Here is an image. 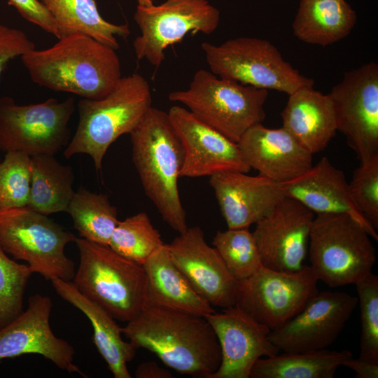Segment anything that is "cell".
<instances>
[{"instance_id":"6da1fadb","label":"cell","mask_w":378,"mask_h":378,"mask_svg":"<svg viewBox=\"0 0 378 378\" xmlns=\"http://www.w3.org/2000/svg\"><path fill=\"white\" fill-rule=\"evenodd\" d=\"M121 331L136 349L148 350L182 374L210 378L221 362L218 338L204 316L146 305Z\"/></svg>"},{"instance_id":"7a4b0ae2","label":"cell","mask_w":378,"mask_h":378,"mask_svg":"<svg viewBox=\"0 0 378 378\" xmlns=\"http://www.w3.org/2000/svg\"><path fill=\"white\" fill-rule=\"evenodd\" d=\"M58 39L47 49L34 48L21 57L34 83L90 99L102 98L115 88L122 76L115 49L80 33Z\"/></svg>"},{"instance_id":"3957f363","label":"cell","mask_w":378,"mask_h":378,"mask_svg":"<svg viewBox=\"0 0 378 378\" xmlns=\"http://www.w3.org/2000/svg\"><path fill=\"white\" fill-rule=\"evenodd\" d=\"M130 134L132 161L146 195L163 220L183 233L188 227L178 187L183 154L168 113L151 106Z\"/></svg>"},{"instance_id":"277c9868","label":"cell","mask_w":378,"mask_h":378,"mask_svg":"<svg viewBox=\"0 0 378 378\" xmlns=\"http://www.w3.org/2000/svg\"><path fill=\"white\" fill-rule=\"evenodd\" d=\"M152 94L147 80L139 74L122 76L115 88L97 99H81L78 103L77 129L64 156L90 155L97 170L118 137L130 134L151 107Z\"/></svg>"},{"instance_id":"5b68a950","label":"cell","mask_w":378,"mask_h":378,"mask_svg":"<svg viewBox=\"0 0 378 378\" xmlns=\"http://www.w3.org/2000/svg\"><path fill=\"white\" fill-rule=\"evenodd\" d=\"M79 264L72 283L115 320L128 322L147 304V277L141 265L108 245L76 237Z\"/></svg>"},{"instance_id":"8992f818","label":"cell","mask_w":378,"mask_h":378,"mask_svg":"<svg viewBox=\"0 0 378 378\" xmlns=\"http://www.w3.org/2000/svg\"><path fill=\"white\" fill-rule=\"evenodd\" d=\"M267 97V90L200 69L187 90L173 91L168 99L182 104L203 122L238 143L248 130L264 121Z\"/></svg>"},{"instance_id":"52a82bcc","label":"cell","mask_w":378,"mask_h":378,"mask_svg":"<svg viewBox=\"0 0 378 378\" xmlns=\"http://www.w3.org/2000/svg\"><path fill=\"white\" fill-rule=\"evenodd\" d=\"M308 246L309 266L318 281L332 288L363 280L372 273L376 261L370 235L348 214H316Z\"/></svg>"},{"instance_id":"ba28073f","label":"cell","mask_w":378,"mask_h":378,"mask_svg":"<svg viewBox=\"0 0 378 378\" xmlns=\"http://www.w3.org/2000/svg\"><path fill=\"white\" fill-rule=\"evenodd\" d=\"M76 238L46 215L28 206L0 210L1 246L46 280L73 279L75 265L65 254V247Z\"/></svg>"},{"instance_id":"9c48e42d","label":"cell","mask_w":378,"mask_h":378,"mask_svg":"<svg viewBox=\"0 0 378 378\" xmlns=\"http://www.w3.org/2000/svg\"><path fill=\"white\" fill-rule=\"evenodd\" d=\"M201 48L210 71L221 78L288 95L314 85L265 39L241 36L218 46L204 42Z\"/></svg>"},{"instance_id":"30bf717a","label":"cell","mask_w":378,"mask_h":378,"mask_svg":"<svg viewBox=\"0 0 378 378\" xmlns=\"http://www.w3.org/2000/svg\"><path fill=\"white\" fill-rule=\"evenodd\" d=\"M74 99L18 104L10 97H0V150L18 151L30 157L55 155L69 142V122Z\"/></svg>"},{"instance_id":"8fae6325","label":"cell","mask_w":378,"mask_h":378,"mask_svg":"<svg viewBox=\"0 0 378 378\" xmlns=\"http://www.w3.org/2000/svg\"><path fill=\"white\" fill-rule=\"evenodd\" d=\"M134 19L141 34L133 42L136 59L156 69L164 50L189 33L212 34L220 22L219 10L207 0H166L159 5H137Z\"/></svg>"},{"instance_id":"7c38bea8","label":"cell","mask_w":378,"mask_h":378,"mask_svg":"<svg viewBox=\"0 0 378 378\" xmlns=\"http://www.w3.org/2000/svg\"><path fill=\"white\" fill-rule=\"evenodd\" d=\"M309 265L284 272L262 267L239 281L235 306L270 330L297 314L319 291Z\"/></svg>"},{"instance_id":"4fadbf2b","label":"cell","mask_w":378,"mask_h":378,"mask_svg":"<svg viewBox=\"0 0 378 378\" xmlns=\"http://www.w3.org/2000/svg\"><path fill=\"white\" fill-rule=\"evenodd\" d=\"M337 130L360 162L378 155V65L374 62L344 73L328 94Z\"/></svg>"},{"instance_id":"5bb4252c","label":"cell","mask_w":378,"mask_h":378,"mask_svg":"<svg viewBox=\"0 0 378 378\" xmlns=\"http://www.w3.org/2000/svg\"><path fill=\"white\" fill-rule=\"evenodd\" d=\"M358 304L342 291L318 292L293 317L272 330L270 340L284 352L327 349L337 338Z\"/></svg>"},{"instance_id":"9a60e30c","label":"cell","mask_w":378,"mask_h":378,"mask_svg":"<svg viewBox=\"0 0 378 378\" xmlns=\"http://www.w3.org/2000/svg\"><path fill=\"white\" fill-rule=\"evenodd\" d=\"M167 113L182 146L181 178L211 176L226 172L248 173L251 169L237 143L203 122L188 109L175 105Z\"/></svg>"},{"instance_id":"2e32d148","label":"cell","mask_w":378,"mask_h":378,"mask_svg":"<svg viewBox=\"0 0 378 378\" xmlns=\"http://www.w3.org/2000/svg\"><path fill=\"white\" fill-rule=\"evenodd\" d=\"M315 214L298 201L284 197L252 232L262 266L294 272L303 266Z\"/></svg>"},{"instance_id":"e0dca14e","label":"cell","mask_w":378,"mask_h":378,"mask_svg":"<svg viewBox=\"0 0 378 378\" xmlns=\"http://www.w3.org/2000/svg\"><path fill=\"white\" fill-rule=\"evenodd\" d=\"M52 308L48 296L36 293L29 298L26 310L0 328V363L6 358L39 354L62 370L86 377L74 363V346L50 328Z\"/></svg>"},{"instance_id":"ac0fdd59","label":"cell","mask_w":378,"mask_h":378,"mask_svg":"<svg viewBox=\"0 0 378 378\" xmlns=\"http://www.w3.org/2000/svg\"><path fill=\"white\" fill-rule=\"evenodd\" d=\"M167 246L173 262L211 306H234L239 281L217 250L207 244L200 227H188Z\"/></svg>"},{"instance_id":"d6986e66","label":"cell","mask_w":378,"mask_h":378,"mask_svg":"<svg viewBox=\"0 0 378 378\" xmlns=\"http://www.w3.org/2000/svg\"><path fill=\"white\" fill-rule=\"evenodd\" d=\"M204 318L213 328L221 351L220 366L210 378H249L258 359L280 352L270 340V330L235 305Z\"/></svg>"},{"instance_id":"ffe728a7","label":"cell","mask_w":378,"mask_h":378,"mask_svg":"<svg viewBox=\"0 0 378 378\" xmlns=\"http://www.w3.org/2000/svg\"><path fill=\"white\" fill-rule=\"evenodd\" d=\"M227 228H249L268 214L284 197L280 183L263 176L226 172L210 176Z\"/></svg>"},{"instance_id":"44dd1931","label":"cell","mask_w":378,"mask_h":378,"mask_svg":"<svg viewBox=\"0 0 378 378\" xmlns=\"http://www.w3.org/2000/svg\"><path fill=\"white\" fill-rule=\"evenodd\" d=\"M284 197L295 200L314 214L344 213L356 218L371 237L376 229L354 203L344 172L326 157L296 177L280 183Z\"/></svg>"},{"instance_id":"7402d4cb","label":"cell","mask_w":378,"mask_h":378,"mask_svg":"<svg viewBox=\"0 0 378 378\" xmlns=\"http://www.w3.org/2000/svg\"><path fill=\"white\" fill-rule=\"evenodd\" d=\"M251 169L277 183L289 181L309 169L313 155L283 127L270 129L258 124L237 143Z\"/></svg>"},{"instance_id":"603a6c76","label":"cell","mask_w":378,"mask_h":378,"mask_svg":"<svg viewBox=\"0 0 378 378\" xmlns=\"http://www.w3.org/2000/svg\"><path fill=\"white\" fill-rule=\"evenodd\" d=\"M281 115L283 127L308 152L323 151L336 134L332 101L312 88H302L288 95Z\"/></svg>"},{"instance_id":"cb8c5ba5","label":"cell","mask_w":378,"mask_h":378,"mask_svg":"<svg viewBox=\"0 0 378 378\" xmlns=\"http://www.w3.org/2000/svg\"><path fill=\"white\" fill-rule=\"evenodd\" d=\"M57 294L80 310L93 328L92 341L115 378H131L127 363L137 350L122 339L121 327L115 319L99 305L90 300L75 287L71 281H51Z\"/></svg>"},{"instance_id":"d4e9b609","label":"cell","mask_w":378,"mask_h":378,"mask_svg":"<svg viewBox=\"0 0 378 378\" xmlns=\"http://www.w3.org/2000/svg\"><path fill=\"white\" fill-rule=\"evenodd\" d=\"M147 277V304L205 316L212 306L193 288L172 260L167 244L142 265Z\"/></svg>"},{"instance_id":"484cf974","label":"cell","mask_w":378,"mask_h":378,"mask_svg":"<svg viewBox=\"0 0 378 378\" xmlns=\"http://www.w3.org/2000/svg\"><path fill=\"white\" fill-rule=\"evenodd\" d=\"M356 20L346 0H300L292 27L299 40L326 46L347 36Z\"/></svg>"},{"instance_id":"4316f807","label":"cell","mask_w":378,"mask_h":378,"mask_svg":"<svg viewBox=\"0 0 378 378\" xmlns=\"http://www.w3.org/2000/svg\"><path fill=\"white\" fill-rule=\"evenodd\" d=\"M54 18L59 38L80 33L88 35L115 50L117 37L127 38V24H117L106 20L99 12L95 0H41Z\"/></svg>"},{"instance_id":"83f0119b","label":"cell","mask_w":378,"mask_h":378,"mask_svg":"<svg viewBox=\"0 0 378 378\" xmlns=\"http://www.w3.org/2000/svg\"><path fill=\"white\" fill-rule=\"evenodd\" d=\"M351 357L349 350L283 351L258 359L251 369L250 377L332 378L338 368Z\"/></svg>"},{"instance_id":"f1b7e54d","label":"cell","mask_w":378,"mask_h":378,"mask_svg":"<svg viewBox=\"0 0 378 378\" xmlns=\"http://www.w3.org/2000/svg\"><path fill=\"white\" fill-rule=\"evenodd\" d=\"M31 162L30 197L27 206L46 216L66 211L75 193L71 166L61 164L52 155H34Z\"/></svg>"},{"instance_id":"f546056e","label":"cell","mask_w":378,"mask_h":378,"mask_svg":"<svg viewBox=\"0 0 378 378\" xmlns=\"http://www.w3.org/2000/svg\"><path fill=\"white\" fill-rule=\"evenodd\" d=\"M66 212L71 216L81 238L104 245H108L119 221L117 209L107 195L82 186L75 192Z\"/></svg>"},{"instance_id":"4dcf8cb0","label":"cell","mask_w":378,"mask_h":378,"mask_svg":"<svg viewBox=\"0 0 378 378\" xmlns=\"http://www.w3.org/2000/svg\"><path fill=\"white\" fill-rule=\"evenodd\" d=\"M164 244L160 233L146 212L119 220L108 243L115 252L141 265Z\"/></svg>"},{"instance_id":"1f68e13d","label":"cell","mask_w":378,"mask_h":378,"mask_svg":"<svg viewBox=\"0 0 378 378\" xmlns=\"http://www.w3.org/2000/svg\"><path fill=\"white\" fill-rule=\"evenodd\" d=\"M212 245L238 281L249 278L262 267L255 240L248 228L219 230Z\"/></svg>"},{"instance_id":"d6a6232c","label":"cell","mask_w":378,"mask_h":378,"mask_svg":"<svg viewBox=\"0 0 378 378\" xmlns=\"http://www.w3.org/2000/svg\"><path fill=\"white\" fill-rule=\"evenodd\" d=\"M31 178V157L21 152H6L0 162V210L28 205Z\"/></svg>"},{"instance_id":"836d02e7","label":"cell","mask_w":378,"mask_h":378,"mask_svg":"<svg viewBox=\"0 0 378 378\" xmlns=\"http://www.w3.org/2000/svg\"><path fill=\"white\" fill-rule=\"evenodd\" d=\"M33 273L28 265L9 258L0 245V328L23 311V299Z\"/></svg>"},{"instance_id":"e575fe53","label":"cell","mask_w":378,"mask_h":378,"mask_svg":"<svg viewBox=\"0 0 378 378\" xmlns=\"http://www.w3.org/2000/svg\"><path fill=\"white\" fill-rule=\"evenodd\" d=\"M355 285L361 318L358 358L378 363V276L370 273Z\"/></svg>"},{"instance_id":"d590c367","label":"cell","mask_w":378,"mask_h":378,"mask_svg":"<svg viewBox=\"0 0 378 378\" xmlns=\"http://www.w3.org/2000/svg\"><path fill=\"white\" fill-rule=\"evenodd\" d=\"M351 197L360 211L378 228V155L360 162L349 183Z\"/></svg>"},{"instance_id":"8d00e7d4","label":"cell","mask_w":378,"mask_h":378,"mask_svg":"<svg viewBox=\"0 0 378 378\" xmlns=\"http://www.w3.org/2000/svg\"><path fill=\"white\" fill-rule=\"evenodd\" d=\"M35 48L28 36L0 22V78L8 63Z\"/></svg>"},{"instance_id":"74e56055","label":"cell","mask_w":378,"mask_h":378,"mask_svg":"<svg viewBox=\"0 0 378 378\" xmlns=\"http://www.w3.org/2000/svg\"><path fill=\"white\" fill-rule=\"evenodd\" d=\"M8 4L25 20L59 38L56 22L41 0H8Z\"/></svg>"},{"instance_id":"f35d334b","label":"cell","mask_w":378,"mask_h":378,"mask_svg":"<svg viewBox=\"0 0 378 378\" xmlns=\"http://www.w3.org/2000/svg\"><path fill=\"white\" fill-rule=\"evenodd\" d=\"M356 372L358 378H377L378 363L353 357L346 360L342 365Z\"/></svg>"},{"instance_id":"ab89813d","label":"cell","mask_w":378,"mask_h":378,"mask_svg":"<svg viewBox=\"0 0 378 378\" xmlns=\"http://www.w3.org/2000/svg\"><path fill=\"white\" fill-rule=\"evenodd\" d=\"M136 378H172V372L165 368H161L154 361H148L141 363L135 370Z\"/></svg>"},{"instance_id":"60d3db41","label":"cell","mask_w":378,"mask_h":378,"mask_svg":"<svg viewBox=\"0 0 378 378\" xmlns=\"http://www.w3.org/2000/svg\"><path fill=\"white\" fill-rule=\"evenodd\" d=\"M139 6H150L153 4V0H136Z\"/></svg>"},{"instance_id":"b9f144b4","label":"cell","mask_w":378,"mask_h":378,"mask_svg":"<svg viewBox=\"0 0 378 378\" xmlns=\"http://www.w3.org/2000/svg\"><path fill=\"white\" fill-rule=\"evenodd\" d=\"M0 162H1V159H0Z\"/></svg>"}]
</instances>
